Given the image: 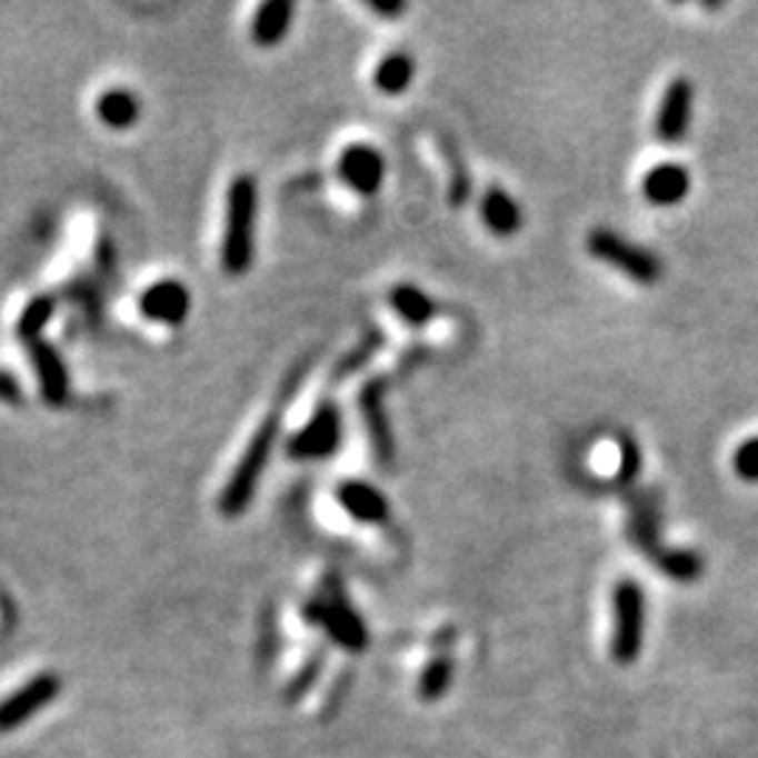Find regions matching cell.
<instances>
[{"mask_svg":"<svg viewBox=\"0 0 758 758\" xmlns=\"http://www.w3.org/2000/svg\"><path fill=\"white\" fill-rule=\"evenodd\" d=\"M256 222H259V183L253 174H239L228 186L226 197L220 265L228 276H245L253 267Z\"/></svg>","mask_w":758,"mask_h":758,"instance_id":"obj_1","label":"cell"},{"mask_svg":"<svg viewBox=\"0 0 758 758\" xmlns=\"http://www.w3.org/2000/svg\"><path fill=\"white\" fill-rule=\"evenodd\" d=\"M281 432V413H270L259 425V430L253 432V439L245 447L242 458L233 467V475L228 478V483L222 486L220 495V511L226 517H239L242 511L250 509L256 498V489L261 483V475H265L267 463L273 458L276 441H279Z\"/></svg>","mask_w":758,"mask_h":758,"instance_id":"obj_2","label":"cell"},{"mask_svg":"<svg viewBox=\"0 0 758 758\" xmlns=\"http://www.w3.org/2000/svg\"><path fill=\"white\" fill-rule=\"evenodd\" d=\"M587 253L599 259L601 265L616 267L618 273L627 276L635 285L652 287L664 276V265L652 250L640 248L638 242H629L627 237L610 231V228H592L587 233Z\"/></svg>","mask_w":758,"mask_h":758,"instance_id":"obj_3","label":"cell"},{"mask_svg":"<svg viewBox=\"0 0 758 758\" xmlns=\"http://www.w3.org/2000/svg\"><path fill=\"white\" fill-rule=\"evenodd\" d=\"M303 618H307L309 624H318V627L327 629L329 638H332L335 644L343 646V649H349V652L366 649L368 644L366 621H362L360 612L349 605L340 581L338 585H335V581L323 585V592H320L318 599L307 601Z\"/></svg>","mask_w":758,"mask_h":758,"instance_id":"obj_4","label":"cell"},{"mask_svg":"<svg viewBox=\"0 0 758 758\" xmlns=\"http://www.w3.org/2000/svg\"><path fill=\"white\" fill-rule=\"evenodd\" d=\"M612 658L616 664L629 666L638 660L644 646L646 624V596L644 587L635 579H621L612 590Z\"/></svg>","mask_w":758,"mask_h":758,"instance_id":"obj_5","label":"cell"},{"mask_svg":"<svg viewBox=\"0 0 758 758\" xmlns=\"http://www.w3.org/2000/svg\"><path fill=\"white\" fill-rule=\"evenodd\" d=\"M343 445V413L338 405L323 402L298 432L287 439V458L292 461H323L340 452Z\"/></svg>","mask_w":758,"mask_h":758,"instance_id":"obj_6","label":"cell"},{"mask_svg":"<svg viewBox=\"0 0 758 758\" xmlns=\"http://www.w3.org/2000/svg\"><path fill=\"white\" fill-rule=\"evenodd\" d=\"M386 382L388 379L382 377H373L368 379L366 386H362L360 397H357V402H360V413H362V421H366L368 427V439H371V447H373V456H377L379 463H393V456H397V441H393V430H391V419H388V410H386Z\"/></svg>","mask_w":758,"mask_h":758,"instance_id":"obj_7","label":"cell"},{"mask_svg":"<svg viewBox=\"0 0 758 758\" xmlns=\"http://www.w3.org/2000/svg\"><path fill=\"white\" fill-rule=\"evenodd\" d=\"M694 113V84L686 77H675L666 84V93L660 99L658 119H655V136L666 147H677L686 141L688 127Z\"/></svg>","mask_w":758,"mask_h":758,"instance_id":"obj_8","label":"cell"},{"mask_svg":"<svg viewBox=\"0 0 758 758\" xmlns=\"http://www.w3.org/2000/svg\"><path fill=\"white\" fill-rule=\"evenodd\" d=\"M60 688L62 682L53 671L37 675L34 680L26 682L23 688H18L12 697L0 702V734L20 728V725L29 722L37 711L51 706L53 699H57V694H60Z\"/></svg>","mask_w":758,"mask_h":758,"instance_id":"obj_9","label":"cell"},{"mask_svg":"<svg viewBox=\"0 0 758 758\" xmlns=\"http://www.w3.org/2000/svg\"><path fill=\"white\" fill-rule=\"evenodd\" d=\"M338 174L355 195L373 197L386 183V158L371 143H349L338 158Z\"/></svg>","mask_w":758,"mask_h":758,"instance_id":"obj_10","label":"cell"},{"mask_svg":"<svg viewBox=\"0 0 758 758\" xmlns=\"http://www.w3.org/2000/svg\"><path fill=\"white\" fill-rule=\"evenodd\" d=\"M138 309L143 318L160 327H180L191 312V292L183 281L160 279L141 292Z\"/></svg>","mask_w":758,"mask_h":758,"instance_id":"obj_11","label":"cell"},{"mask_svg":"<svg viewBox=\"0 0 758 758\" xmlns=\"http://www.w3.org/2000/svg\"><path fill=\"white\" fill-rule=\"evenodd\" d=\"M31 366L37 373V386H40V397L51 408H66L71 399V373H68L66 360L46 338L29 343Z\"/></svg>","mask_w":758,"mask_h":758,"instance_id":"obj_12","label":"cell"},{"mask_svg":"<svg viewBox=\"0 0 758 758\" xmlns=\"http://www.w3.org/2000/svg\"><path fill=\"white\" fill-rule=\"evenodd\" d=\"M335 498H338L340 509L362 526H386L391 520V503L368 480H346L338 486Z\"/></svg>","mask_w":758,"mask_h":758,"instance_id":"obj_13","label":"cell"},{"mask_svg":"<svg viewBox=\"0 0 758 758\" xmlns=\"http://www.w3.org/2000/svg\"><path fill=\"white\" fill-rule=\"evenodd\" d=\"M644 200L658 208H675L691 195V172L682 163H658L644 174Z\"/></svg>","mask_w":758,"mask_h":758,"instance_id":"obj_14","label":"cell"},{"mask_svg":"<svg viewBox=\"0 0 758 758\" xmlns=\"http://www.w3.org/2000/svg\"><path fill=\"white\" fill-rule=\"evenodd\" d=\"M480 220H483L486 231L498 239H509L520 233L522 228V208L515 197L500 186H489L480 200Z\"/></svg>","mask_w":758,"mask_h":758,"instance_id":"obj_15","label":"cell"},{"mask_svg":"<svg viewBox=\"0 0 758 758\" xmlns=\"http://www.w3.org/2000/svg\"><path fill=\"white\" fill-rule=\"evenodd\" d=\"M292 20H296V3H290V0H267V3L256 9L250 37H253L256 46L273 48L290 34Z\"/></svg>","mask_w":758,"mask_h":758,"instance_id":"obj_16","label":"cell"},{"mask_svg":"<svg viewBox=\"0 0 758 758\" xmlns=\"http://www.w3.org/2000/svg\"><path fill=\"white\" fill-rule=\"evenodd\" d=\"M96 116L107 130H130L141 119V99L127 88H110L96 99Z\"/></svg>","mask_w":758,"mask_h":758,"instance_id":"obj_17","label":"cell"},{"mask_svg":"<svg viewBox=\"0 0 758 758\" xmlns=\"http://www.w3.org/2000/svg\"><path fill=\"white\" fill-rule=\"evenodd\" d=\"M388 303H391V309L397 312V318L413 329L427 327V323L436 318V312H439V309H436V301L416 285L393 287V290L388 292Z\"/></svg>","mask_w":758,"mask_h":758,"instance_id":"obj_18","label":"cell"},{"mask_svg":"<svg viewBox=\"0 0 758 758\" xmlns=\"http://www.w3.org/2000/svg\"><path fill=\"white\" fill-rule=\"evenodd\" d=\"M416 79V60L408 51H393L382 57L373 71V88L386 96H402Z\"/></svg>","mask_w":758,"mask_h":758,"instance_id":"obj_19","label":"cell"},{"mask_svg":"<svg viewBox=\"0 0 758 758\" xmlns=\"http://www.w3.org/2000/svg\"><path fill=\"white\" fill-rule=\"evenodd\" d=\"M53 312H57V301H53L51 296L31 298L18 318V338L23 340L26 346L34 343V340H42V332H46V327L51 323Z\"/></svg>","mask_w":758,"mask_h":758,"instance_id":"obj_20","label":"cell"},{"mask_svg":"<svg viewBox=\"0 0 758 758\" xmlns=\"http://www.w3.org/2000/svg\"><path fill=\"white\" fill-rule=\"evenodd\" d=\"M452 660L450 658H436L432 664H427V669L419 677V697L425 702H436V699L445 697V691L452 682Z\"/></svg>","mask_w":758,"mask_h":758,"instance_id":"obj_21","label":"cell"},{"mask_svg":"<svg viewBox=\"0 0 758 758\" xmlns=\"http://www.w3.org/2000/svg\"><path fill=\"white\" fill-rule=\"evenodd\" d=\"M655 565H658L669 579L677 581H694L702 574V559H699V553L691 551H664L655 559Z\"/></svg>","mask_w":758,"mask_h":758,"instance_id":"obj_22","label":"cell"},{"mask_svg":"<svg viewBox=\"0 0 758 758\" xmlns=\"http://www.w3.org/2000/svg\"><path fill=\"white\" fill-rule=\"evenodd\" d=\"M734 472L745 483H758V436L741 441L734 452Z\"/></svg>","mask_w":758,"mask_h":758,"instance_id":"obj_23","label":"cell"},{"mask_svg":"<svg viewBox=\"0 0 758 758\" xmlns=\"http://www.w3.org/2000/svg\"><path fill=\"white\" fill-rule=\"evenodd\" d=\"M445 154H447V167H452V174H450V200L452 206L461 208L463 202L469 200V195H472V180H469L467 169H463V160L458 158L456 149H447L445 147Z\"/></svg>","mask_w":758,"mask_h":758,"instance_id":"obj_24","label":"cell"},{"mask_svg":"<svg viewBox=\"0 0 758 758\" xmlns=\"http://www.w3.org/2000/svg\"><path fill=\"white\" fill-rule=\"evenodd\" d=\"M323 660H327V655H323V649H318V655H312V658H309V664L303 666L301 675H298L296 680L287 686V691H285L287 702H298L301 697H307V691L315 686L320 669H323Z\"/></svg>","mask_w":758,"mask_h":758,"instance_id":"obj_25","label":"cell"},{"mask_svg":"<svg viewBox=\"0 0 758 758\" xmlns=\"http://www.w3.org/2000/svg\"><path fill=\"white\" fill-rule=\"evenodd\" d=\"M377 349H379V335L373 332V335H368L366 340H362L360 349H355L349 357H346L343 366L335 368V377H346V373H351V371H357V368H362L368 362V357H371Z\"/></svg>","mask_w":758,"mask_h":758,"instance_id":"obj_26","label":"cell"},{"mask_svg":"<svg viewBox=\"0 0 758 758\" xmlns=\"http://www.w3.org/2000/svg\"><path fill=\"white\" fill-rule=\"evenodd\" d=\"M23 399H26V393H23V386L18 382V377H14L12 371H7V368H0V402L20 405Z\"/></svg>","mask_w":758,"mask_h":758,"instance_id":"obj_27","label":"cell"},{"mask_svg":"<svg viewBox=\"0 0 758 758\" xmlns=\"http://www.w3.org/2000/svg\"><path fill=\"white\" fill-rule=\"evenodd\" d=\"M640 467V452H638V445H635L632 439H624L621 445V480H632L635 472H638Z\"/></svg>","mask_w":758,"mask_h":758,"instance_id":"obj_28","label":"cell"},{"mask_svg":"<svg viewBox=\"0 0 758 758\" xmlns=\"http://www.w3.org/2000/svg\"><path fill=\"white\" fill-rule=\"evenodd\" d=\"M368 9H371L373 14H379V18H399V14L408 12V3H402V0H368L366 3Z\"/></svg>","mask_w":758,"mask_h":758,"instance_id":"obj_29","label":"cell"},{"mask_svg":"<svg viewBox=\"0 0 758 758\" xmlns=\"http://www.w3.org/2000/svg\"><path fill=\"white\" fill-rule=\"evenodd\" d=\"M349 682H351V671H343V675H340V680L332 686V694H329V706L323 708V717H332L335 708L343 702V694H346V688H349Z\"/></svg>","mask_w":758,"mask_h":758,"instance_id":"obj_30","label":"cell"}]
</instances>
